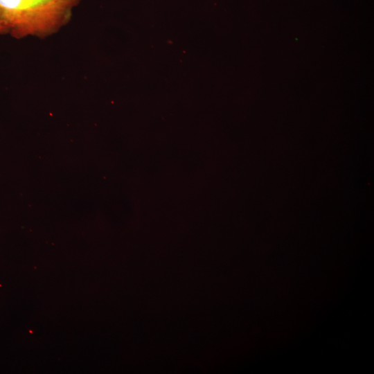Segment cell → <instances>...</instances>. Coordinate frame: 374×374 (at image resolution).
<instances>
[{"instance_id":"1","label":"cell","mask_w":374,"mask_h":374,"mask_svg":"<svg viewBox=\"0 0 374 374\" xmlns=\"http://www.w3.org/2000/svg\"><path fill=\"white\" fill-rule=\"evenodd\" d=\"M82 0H0V25L15 38L46 37L71 20Z\"/></svg>"},{"instance_id":"2","label":"cell","mask_w":374,"mask_h":374,"mask_svg":"<svg viewBox=\"0 0 374 374\" xmlns=\"http://www.w3.org/2000/svg\"><path fill=\"white\" fill-rule=\"evenodd\" d=\"M6 33H8V29L6 27L0 25V35H4Z\"/></svg>"}]
</instances>
